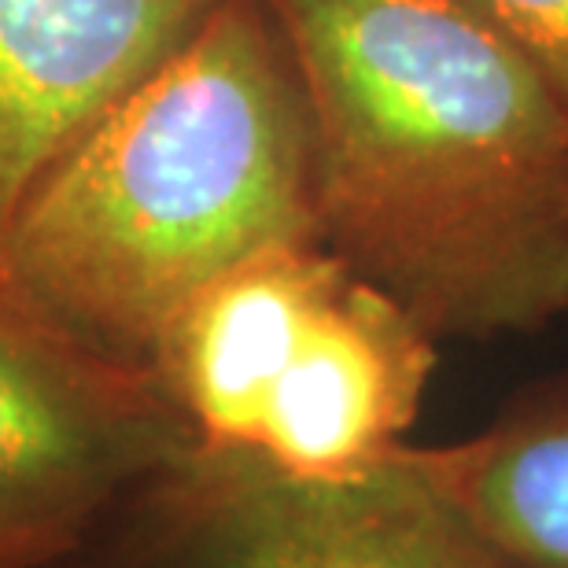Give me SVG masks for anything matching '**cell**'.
<instances>
[{
	"label": "cell",
	"mask_w": 568,
	"mask_h": 568,
	"mask_svg": "<svg viewBox=\"0 0 568 568\" xmlns=\"http://www.w3.org/2000/svg\"><path fill=\"white\" fill-rule=\"evenodd\" d=\"M189 450L152 369L74 333L0 266V568L52 561Z\"/></svg>",
	"instance_id": "3"
},
{
	"label": "cell",
	"mask_w": 568,
	"mask_h": 568,
	"mask_svg": "<svg viewBox=\"0 0 568 568\" xmlns=\"http://www.w3.org/2000/svg\"><path fill=\"white\" fill-rule=\"evenodd\" d=\"M196 568H509L403 443L339 480H284L192 454L178 465Z\"/></svg>",
	"instance_id": "4"
},
{
	"label": "cell",
	"mask_w": 568,
	"mask_h": 568,
	"mask_svg": "<svg viewBox=\"0 0 568 568\" xmlns=\"http://www.w3.org/2000/svg\"><path fill=\"white\" fill-rule=\"evenodd\" d=\"M514 44L568 108V0H462Z\"/></svg>",
	"instance_id": "8"
},
{
	"label": "cell",
	"mask_w": 568,
	"mask_h": 568,
	"mask_svg": "<svg viewBox=\"0 0 568 568\" xmlns=\"http://www.w3.org/2000/svg\"><path fill=\"white\" fill-rule=\"evenodd\" d=\"M300 74L317 241L432 336L568 311V108L462 0H266Z\"/></svg>",
	"instance_id": "1"
},
{
	"label": "cell",
	"mask_w": 568,
	"mask_h": 568,
	"mask_svg": "<svg viewBox=\"0 0 568 568\" xmlns=\"http://www.w3.org/2000/svg\"><path fill=\"white\" fill-rule=\"evenodd\" d=\"M414 458L509 568H568V373L517 395L476 436Z\"/></svg>",
	"instance_id": "7"
},
{
	"label": "cell",
	"mask_w": 568,
	"mask_h": 568,
	"mask_svg": "<svg viewBox=\"0 0 568 568\" xmlns=\"http://www.w3.org/2000/svg\"><path fill=\"white\" fill-rule=\"evenodd\" d=\"M292 241H317L300 74L266 0H219L30 189L0 266L74 333L152 369L203 284Z\"/></svg>",
	"instance_id": "2"
},
{
	"label": "cell",
	"mask_w": 568,
	"mask_h": 568,
	"mask_svg": "<svg viewBox=\"0 0 568 568\" xmlns=\"http://www.w3.org/2000/svg\"><path fill=\"white\" fill-rule=\"evenodd\" d=\"M219 0H0V236L30 189Z\"/></svg>",
	"instance_id": "6"
},
{
	"label": "cell",
	"mask_w": 568,
	"mask_h": 568,
	"mask_svg": "<svg viewBox=\"0 0 568 568\" xmlns=\"http://www.w3.org/2000/svg\"><path fill=\"white\" fill-rule=\"evenodd\" d=\"M432 366L436 336L344 266L284 351L247 454L230 462L284 480H339L369 469L406 443Z\"/></svg>",
	"instance_id": "5"
}]
</instances>
